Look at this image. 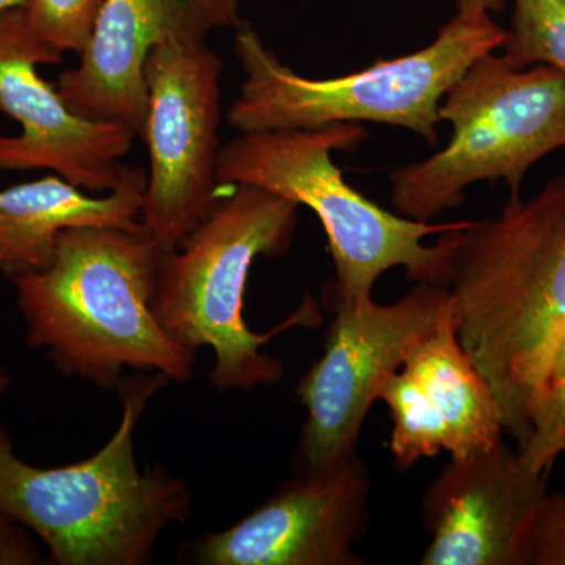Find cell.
Returning a JSON list of instances; mask_svg holds the SVG:
<instances>
[{"label":"cell","instance_id":"cell-4","mask_svg":"<svg viewBox=\"0 0 565 565\" xmlns=\"http://www.w3.org/2000/svg\"><path fill=\"white\" fill-rule=\"evenodd\" d=\"M366 139L362 122L239 134L222 145L218 184L252 185L315 212L337 274L334 302L373 299L375 281L394 267L416 282L449 286L460 232L470 221H414L355 191L332 152L355 150Z\"/></svg>","mask_w":565,"mask_h":565},{"label":"cell","instance_id":"cell-6","mask_svg":"<svg viewBox=\"0 0 565 565\" xmlns=\"http://www.w3.org/2000/svg\"><path fill=\"white\" fill-rule=\"evenodd\" d=\"M508 29L490 13H459L429 46L379 61L348 76L311 79L285 65L250 25L237 29L234 54L244 71L226 114L237 134L381 122L437 145L438 109L452 84L482 55L503 47Z\"/></svg>","mask_w":565,"mask_h":565},{"label":"cell","instance_id":"cell-14","mask_svg":"<svg viewBox=\"0 0 565 565\" xmlns=\"http://www.w3.org/2000/svg\"><path fill=\"white\" fill-rule=\"evenodd\" d=\"M147 178L143 167L122 166L117 188L99 195L57 174L3 189L0 274L13 281L46 269L58 237L73 226H139Z\"/></svg>","mask_w":565,"mask_h":565},{"label":"cell","instance_id":"cell-23","mask_svg":"<svg viewBox=\"0 0 565 565\" xmlns=\"http://www.w3.org/2000/svg\"><path fill=\"white\" fill-rule=\"evenodd\" d=\"M565 373V326L561 332L559 340H557L555 353H553L552 364H550L548 377L545 382L552 379L559 377Z\"/></svg>","mask_w":565,"mask_h":565},{"label":"cell","instance_id":"cell-18","mask_svg":"<svg viewBox=\"0 0 565 565\" xmlns=\"http://www.w3.org/2000/svg\"><path fill=\"white\" fill-rule=\"evenodd\" d=\"M501 51L519 68L544 65L565 74V0H512Z\"/></svg>","mask_w":565,"mask_h":565},{"label":"cell","instance_id":"cell-3","mask_svg":"<svg viewBox=\"0 0 565 565\" xmlns=\"http://www.w3.org/2000/svg\"><path fill=\"white\" fill-rule=\"evenodd\" d=\"M167 382L162 373L122 377L117 433L102 451L66 467L22 462L0 423V511L39 535L52 564L148 563L163 531L191 515L188 482L159 463L140 470L136 459L137 424Z\"/></svg>","mask_w":565,"mask_h":565},{"label":"cell","instance_id":"cell-1","mask_svg":"<svg viewBox=\"0 0 565 565\" xmlns=\"http://www.w3.org/2000/svg\"><path fill=\"white\" fill-rule=\"evenodd\" d=\"M448 288L457 338L522 448L565 326V169L527 202L511 196L498 217L465 226Z\"/></svg>","mask_w":565,"mask_h":565},{"label":"cell","instance_id":"cell-25","mask_svg":"<svg viewBox=\"0 0 565 565\" xmlns=\"http://www.w3.org/2000/svg\"><path fill=\"white\" fill-rule=\"evenodd\" d=\"M10 386V377L7 375L6 370L0 367V394L6 393V390Z\"/></svg>","mask_w":565,"mask_h":565},{"label":"cell","instance_id":"cell-7","mask_svg":"<svg viewBox=\"0 0 565 565\" xmlns=\"http://www.w3.org/2000/svg\"><path fill=\"white\" fill-rule=\"evenodd\" d=\"M438 118L452 126L444 150L390 174L394 210L414 221L456 210L479 181H504L519 196L534 163L565 147V74L490 52L452 84Z\"/></svg>","mask_w":565,"mask_h":565},{"label":"cell","instance_id":"cell-15","mask_svg":"<svg viewBox=\"0 0 565 565\" xmlns=\"http://www.w3.org/2000/svg\"><path fill=\"white\" fill-rule=\"evenodd\" d=\"M403 370L418 382L445 419L452 438V459L503 441L500 404L457 338L452 302L433 332L407 356Z\"/></svg>","mask_w":565,"mask_h":565},{"label":"cell","instance_id":"cell-19","mask_svg":"<svg viewBox=\"0 0 565 565\" xmlns=\"http://www.w3.org/2000/svg\"><path fill=\"white\" fill-rule=\"evenodd\" d=\"M526 441L520 460L534 475H548L557 457L565 455V373L539 386L527 403Z\"/></svg>","mask_w":565,"mask_h":565},{"label":"cell","instance_id":"cell-11","mask_svg":"<svg viewBox=\"0 0 565 565\" xmlns=\"http://www.w3.org/2000/svg\"><path fill=\"white\" fill-rule=\"evenodd\" d=\"M370 473L359 456L330 473L296 478L262 508L193 542L202 565H363Z\"/></svg>","mask_w":565,"mask_h":565},{"label":"cell","instance_id":"cell-13","mask_svg":"<svg viewBox=\"0 0 565 565\" xmlns=\"http://www.w3.org/2000/svg\"><path fill=\"white\" fill-rule=\"evenodd\" d=\"M36 68L28 58L0 57V110L21 126L18 136H0V170H50L85 192L114 191L136 131L81 117Z\"/></svg>","mask_w":565,"mask_h":565},{"label":"cell","instance_id":"cell-20","mask_svg":"<svg viewBox=\"0 0 565 565\" xmlns=\"http://www.w3.org/2000/svg\"><path fill=\"white\" fill-rule=\"evenodd\" d=\"M527 565H565V493H545L527 541Z\"/></svg>","mask_w":565,"mask_h":565},{"label":"cell","instance_id":"cell-10","mask_svg":"<svg viewBox=\"0 0 565 565\" xmlns=\"http://www.w3.org/2000/svg\"><path fill=\"white\" fill-rule=\"evenodd\" d=\"M244 24L239 0H104L79 62L63 71L55 88L81 117L122 122L141 137L152 47L170 35L206 41Z\"/></svg>","mask_w":565,"mask_h":565},{"label":"cell","instance_id":"cell-2","mask_svg":"<svg viewBox=\"0 0 565 565\" xmlns=\"http://www.w3.org/2000/svg\"><path fill=\"white\" fill-rule=\"evenodd\" d=\"M163 250L145 226H73L41 273L13 280L25 343L61 373L117 388L122 371L193 375L195 351L162 329L154 311Z\"/></svg>","mask_w":565,"mask_h":565},{"label":"cell","instance_id":"cell-8","mask_svg":"<svg viewBox=\"0 0 565 565\" xmlns=\"http://www.w3.org/2000/svg\"><path fill=\"white\" fill-rule=\"evenodd\" d=\"M451 303L448 286L418 282L390 305L334 302V316L321 359L297 386L307 408L296 478L326 475L353 456L371 405L390 375L422 343Z\"/></svg>","mask_w":565,"mask_h":565},{"label":"cell","instance_id":"cell-9","mask_svg":"<svg viewBox=\"0 0 565 565\" xmlns=\"http://www.w3.org/2000/svg\"><path fill=\"white\" fill-rule=\"evenodd\" d=\"M223 63L206 41L170 35L145 65L150 156L140 223L163 250L180 247L221 199Z\"/></svg>","mask_w":565,"mask_h":565},{"label":"cell","instance_id":"cell-22","mask_svg":"<svg viewBox=\"0 0 565 565\" xmlns=\"http://www.w3.org/2000/svg\"><path fill=\"white\" fill-rule=\"evenodd\" d=\"M459 13H492L503 9L504 0H456Z\"/></svg>","mask_w":565,"mask_h":565},{"label":"cell","instance_id":"cell-12","mask_svg":"<svg viewBox=\"0 0 565 565\" xmlns=\"http://www.w3.org/2000/svg\"><path fill=\"white\" fill-rule=\"evenodd\" d=\"M546 476L504 440L452 459L427 487L423 519L433 535L423 565H527V541Z\"/></svg>","mask_w":565,"mask_h":565},{"label":"cell","instance_id":"cell-17","mask_svg":"<svg viewBox=\"0 0 565 565\" xmlns=\"http://www.w3.org/2000/svg\"><path fill=\"white\" fill-rule=\"evenodd\" d=\"M379 399L388 405L394 423L390 449L397 467L404 470L423 457L451 452L452 438L445 419L411 374L399 370L390 375Z\"/></svg>","mask_w":565,"mask_h":565},{"label":"cell","instance_id":"cell-16","mask_svg":"<svg viewBox=\"0 0 565 565\" xmlns=\"http://www.w3.org/2000/svg\"><path fill=\"white\" fill-rule=\"evenodd\" d=\"M104 0H25L0 14V57L58 63L66 52L81 55Z\"/></svg>","mask_w":565,"mask_h":565},{"label":"cell","instance_id":"cell-5","mask_svg":"<svg viewBox=\"0 0 565 565\" xmlns=\"http://www.w3.org/2000/svg\"><path fill=\"white\" fill-rule=\"evenodd\" d=\"M180 247L163 253L152 311L162 329L184 348H210V379L221 390H252L280 381L282 364L264 353L267 341L294 327H318L311 297L270 332H253L244 296L258 256L278 258L291 247L297 204L252 185H233Z\"/></svg>","mask_w":565,"mask_h":565},{"label":"cell","instance_id":"cell-21","mask_svg":"<svg viewBox=\"0 0 565 565\" xmlns=\"http://www.w3.org/2000/svg\"><path fill=\"white\" fill-rule=\"evenodd\" d=\"M47 563L24 526L0 511V565H33Z\"/></svg>","mask_w":565,"mask_h":565},{"label":"cell","instance_id":"cell-24","mask_svg":"<svg viewBox=\"0 0 565 565\" xmlns=\"http://www.w3.org/2000/svg\"><path fill=\"white\" fill-rule=\"evenodd\" d=\"M25 0H0V14L6 11L17 10L24 6Z\"/></svg>","mask_w":565,"mask_h":565}]
</instances>
